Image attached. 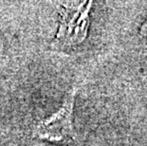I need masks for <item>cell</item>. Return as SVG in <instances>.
Masks as SVG:
<instances>
[{"instance_id": "6da1fadb", "label": "cell", "mask_w": 147, "mask_h": 146, "mask_svg": "<svg viewBox=\"0 0 147 146\" xmlns=\"http://www.w3.org/2000/svg\"><path fill=\"white\" fill-rule=\"evenodd\" d=\"M74 95V91L68 94L61 109L39 124L35 130L37 139L59 146H77L72 128Z\"/></svg>"}, {"instance_id": "7a4b0ae2", "label": "cell", "mask_w": 147, "mask_h": 146, "mask_svg": "<svg viewBox=\"0 0 147 146\" xmlns=\"http://www.w3.org/2000/svg\"><path fill=\"white\" fill-rule=\"evenodd\" d=\"M142 32L143 33V35L147 36V22L143 24V26L142 28Z\"/></svg>"}]
</instances>
